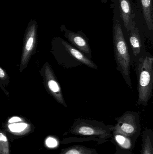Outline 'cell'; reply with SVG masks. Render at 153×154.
Listing matches in <instances>:
<instances>
[{
  "instance_id": "obj_2",
  "label": "cell",
  "mask_w": 153,
  "mask_h": 154,
  "mask_svg": "<svg viewBox=\"0 0 153 154\" xmlns=\"http://www.w3.org/2000/svg\"><path fill=\"white\" fill-rule=\"evenodd\" d=\"M51 52L58 64L66 68L84 65L98 69V66L91 60L64 40L58 38L52 43Z\"/></svg>"
},
{
  "instance_id": "obj_7",
  "label": "cell",
  "mask_w": 153,
  "mask_h": 154,
  "mask_svg": "<svg viewBox=\"0 0 153 154\" xmlns=\"http://www.w3.org/2000/svg\"><path fill=\"white\" fill-rule=\"evenodd\" d=\"M37 49V39L35 29H32L28 32L24 40L22 47L19 71L22 72L28 66L31 57Z\"/></svg>"
},
{
  "instance_id": "obj_10",
  "label": "cell",
  "mask_w": 153,
  "mask_h": 154,
  "mask_svg": "<svg viewBox=\"0 0 153 154\" xmlns=\"http://www.w3.org/2000/svg\"><path fill=\"white\" fill-rule=\"evenodd\" d=\"M120 15L126 29L129 32L134 26L132 7L129 0H119Z\"/></svg>"
},
{
  "instance_id": "obj_6",
  "label": "cell",
  "mask_w": 153,
  "mask_h": 154,
  "mask_svg": "<svg viewBox=\"0 0 153 154\" xmlns=\"http://www.w3.org/2000/svg\"><path fill=\"white\" fill-rule=\"evenodd\" d=\"M40 73L47 92L57 102L67 107L61 86L50 65L48 62L45 63L40 70Z\"/></svg>"
},
{
  "instance_id": "obj_15",
  "label": "cell",
  "mask_w": 153,
  "mask_h": 154,
  "mask_svg": "<svg viewBox=\"0 0 153 154\" xmlns=\"http://www.w3.org/2000/svg\"><path fill=\"white\" fill-rule=\"evenodd\" d=\"M0 154H11L9 139L6 133L0 128Z\"/></svg>"
},
{
  "instance_id": "obj_1",
  "label": "cell",
  "mask_w": 153,
  "mask_h": 154,
  "mask_svg": "<svg viewBox=\"0 0 153 154\" xmlns=\"http://www.w3.org/2000/svg\"><path fill=\"white\" fill-rule=\"evenodd\" d=\"M112 127L113 125H106L97 120L77 119L70 129L63 134L71 137L64 138L61 143L94 141L98 144H102L111 138Z\"/></svg>"
},
{
  "instance_id": "obj_13",
  "label": "cell",
  "mask_w": 153,
  "mask_h": 154,
  "mask_svg": "<svg viewBox=\"0 0 153 154\" xmlns=\"http://www.w3.org/2000/svg\"><path fill=\"white\" fill-rule=\"evenodd\" d=\"M144 18L148 29L150 31L153 29V14L152 1L141 0Z\"/></svg>"
},
{
  "instance_id": "obj_8",
  "label": "cell",
  "mask_w": 153,
  "mask_h": 154,
  "mask_svg": "<svg viewBox=\"0 0 153 154\" xmlns=\"http://www.w3.org/2000/svg\"><path fill=\"white\" fill-rule=\"evenodd\" d=\"M110 142L116 146L114 154H133L136 141L112 129Z\"/></svg>"
},
{
  "instance_id": "obj_9",
  "label": "cell",
  "mask_w": 153,
  "mask_h": 154,
  "mask_svg": "<svg viewBox=\"0 0 153 154\" xmlns=\"http://www.w3.org/2000/svg\"><path fill=\"white\" fill-rule=\"evenodd\" d=\"M64 36L71 45L83 53L88 58L92 60L91 50L88 40L84 35L67 30L65 32Z\"/></svg>"
},
{
  "instance_id": "obj_5",
  "label": "cell",
  "mask_w": 153,
  "mask_h": 154,
  "mask_svg": "<svg viewBox=\"0 0 153 154\" xmlns=\"http://www.w3.org/2000/svg\"><path fill=\"white\" fill-rule=\"evenodd\" d=\"M116 124L112 129L137 141L141 134L140 115L135 111H126L121 116L116 118Z\"/></svg>"
},
{
  "instance_id": "obj_14",
  "label": "cell",
  "mask_w": 153,
  "mask_h": 154,
  "mask_svg": "<svg viewBox=\"0 0 153 154\" xmlns=\"http://www.w3.org/2000/svg\"><path fill=\"white\" fill-rule=\"evenodd\" d=\"M59 154H98L96 149L81 145H73L63 148Z\"/></svg>"
},
{
  "instance_id": "obj_4",
  "label": "cell",
  "mask_w": 153,
  "mask_h": 154,
  "mask_svg": "<svg viewBox=\"0 0 153 154\" xmlns=\"http://www.w3.org/2000/svg\"><path fill=\"white\" fill-rule=\"evenodd\" d=\"M113 40L117 69L123 76L128 86L132 89L133 87L130 76L131 60L129 49L119 23L114 26Z\"/></svg>"
},
{
  "instance_id": "obj_3",
  "label": "cell",
  "mask_w": 153,
  "mask_h": 154,
  "mask_svg": "<svg viewBox=\"0 0 153 154\" xmlns=\"http://www.w3.org/2000/svg\"><path fill=\"white\" fill-rule=\"evenodd\" d=\"M153 64V57L146 53L138 59L137 63L136 70L138 93L137 106H146L152 96Z\"/></svg>"
},
{
  "instance_id": "obj_12",
  "label": "cell",
  "mask_w": 153,
  "mask_h": 154,
  "mask_svg": "<svg viewBox=\"0 0 153 154\" xmlns=\"http://www.w3.org/2000/svg\"><path fill=\"white\" fill-rule=\"evenodd\" d=\"M141 154H153V132L151 128H146L143 132Z\"/></svg>"
},
{
  "instance_id": "obj_16",
  "label": "cell",
  "mask_w": 153,
  "mask_h": 154,
  "mask_svg": "<svg viewBox=\"0 0 153 154\" xmlns=\"http://www.w3.org/2000/svg\"><path fill=\"white\" fill-rule=\"evenodd\" d=\"M10 82V77L7 72L2 68L0 66V89L4 92L6 95L8 92L5 89V87L9 85Z\"/></svg>"
},
{
  "instance_id": "obj_11",
  "label": "cell",
  "mask_w": 153,
  "mask_h": 154,
  "mask_svg": "<svg viewBox=\"0 0 153 154\" xmlns=\"http://www.w3.org/2000/svg\"><path fill=\"white\" fill-rule=\"evenodd\" d=\"M129 42L135 57L139 56L143 52V44L138 28L134 26L129 31Z\"/></svg>"
}]
</instances>
